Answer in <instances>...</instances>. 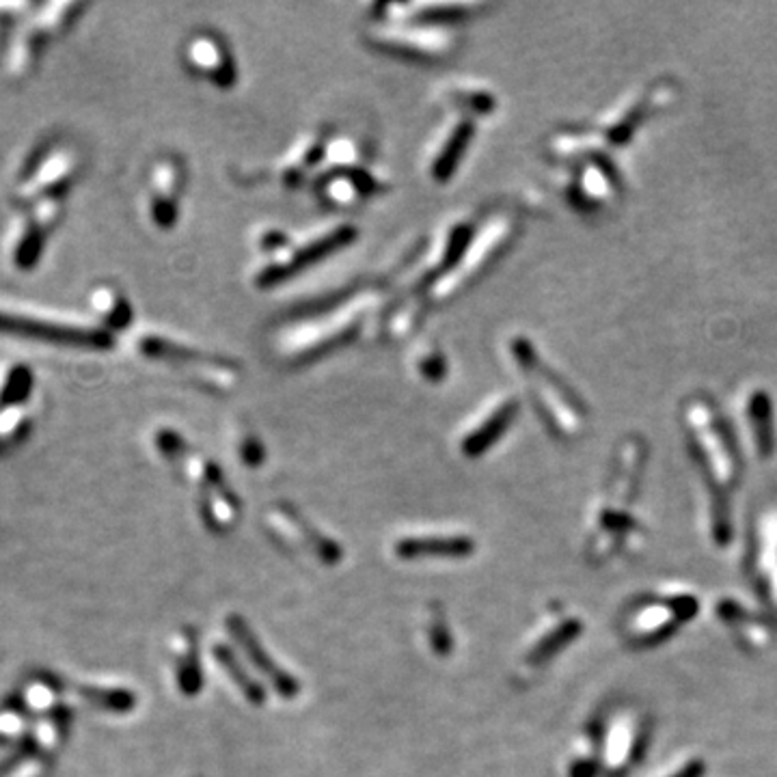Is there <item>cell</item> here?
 I'll return each instance as SVG.
<instances>
[{"label": "cell", "instance_id": "1", "mask_svg": "<svg viewBox=\"0 0 777 777\" xmlns=\"http://www.w3.org/2000/svg\"><path fill=\"white\" fill-rule=\"evenodd\" d=\"M387 301L389 294L383 288L367 285L337 298L331 307L285 322L270 337L272 357L285 365H301L324 357L326 352L354 342L378 320Z\"/></svg>", "mask_w": 777, "mask_h": 777}, {"label": "cell", "instance_id": "2", "mask_svg": "<svg viewBox=\"0 0 777 777\" xmlns=\"http://www.w3.org/2000/svg\"><path fill=\"white\" fill-rule=\"evenodd\" d=\"M134 350L145 361L171 367L190 385L208 393L229 395L240 387L242 370L238 361L212 350H203L175 333L158 329L136 333Z\"/></svg>", "mask_w": 777, "mask_h": 777}, {"label": "cell", "instance_id": "3", "mask_svg": "<svg viewBox=\"0 0 777 777\" xmlns=\"http://www.w3.org/2000/svg\"><path fill=\"white\" fill-rule=\"evenodd\" d=\"M506 357L540 411L547 426L562 439L581 434L585 417L581 406L564 380L544 363L538 348L523 333H514L506 339Z\"/></svg>", "mask_w": 777, "mask_h": 777}, {"label": "cell", "instance_id": "4", "mask_svg": "<svg viewBox=\"0 0 777 777\" xmlns=\"http://www.w3.org/2000/svg\"><path fill=\"white\" fill-rule=\"evenodd\" d=\"M359 238V229L348 221L313 225L305 231H292L275 253L255 257L249 266V283L255 290H270L290 281L298 272L316 266L322 259L342 251Z\"/></svg>", "mask_w": 777, "mask_h": 777}, {"label": "cell", "instance_id": "5", "mask_svg": "<svg viewBox=\"0 0 777 777\" xmlns=\"http://www.w3.org/2000/svg\"><path fill=\"white\" fill-rule=\"evenodd\" d=\"M516 234L518 223L510 210H497L488 214L480 225H475L467 247L462 249L458 257V262L449 268L443 279L436 281L430 288V307L447 305L449 301H454L458 294L471 288V285L497 262V257H501V253L510 247V242L516 238Z\"/></svg>", "mask_w": 777, "mask_h": 777}, {"label": "cell", "instance_id": "6", "mask_svg": "<svg viewBox=\"0 0 777 777\" xmlns=\"http://www.w3.org/2000/svg\"><path fill=\"white\" fill-rule=\"evenodd\" d=\"M365 42L374 50L415 63H443L460 48L456 26L424 22L376 20L365 29Z\"/></svg>", "mask_w": 777, "mask_h": 777}, {"label": "cell", "instance_id": "7", "mask_svg": "<svg viewBox=\"0 0 777 777\" xmlns=\"http://www.w3.org/2000/svg\"><path fill=\"white\" fill-rule=\"evenodd\" d=\"M685 428L691 445L708 473V482L724 493L739 482V458L734 443L711 402L693 398L685 406Z\"/></svg>", "mask_w": 777, "mask_h": 777}, {"label": "cell", "instance_id": "8", "mask_svg": "<svg viewBox=\"0 0 777 777\" xmlns=\"http://www.w3.org/2000/svg\"><path fill=\"white\" fill-rule=\"evenodd\" d=\"M698 609V598L685 590L646 596L626 613L624 635L637 648H652L670 639L680 624L695 618Z\"/></svg>", "mask_w": 777, "mask_h": 777}, {"label": "cell", "instance_id": "9", "mask_svg": "<svg viewBox=\"0 0 777 777\" xmlns=\"http://www.w3.org/2000/svg\"><path fill=\"white\" fill-rule=\"evenodd\" d=\"M0 335L35 339V342L80 350H108L115 344V335L104 329L102 324L33 318L26 313H9L5 309H0Z\"/></svg>", "mask_w": 777, "mask_h": 777}, {"label": "cell", "instance_id": "10", "mask_svg": "<svg viewBox=\"0 0 777 777\" xmlns=\"http://www.w3.org/2000/svg\"><path fill=\"white\" fill-rule=\"evenodd\" d=\"M80 171L78 156L67 147L42 145L29 158L16 186L22 203H37L46 199H63L72 188Z\"/></svg>", "mask_w": 777, "mask_h": 777}, {"label": "cell", "instance_id": "11", "mask_svg": "<svg viewBox=\"0 0 777 777\" xmlns=\"http://www.w3.org/2000/svg\"><path fill=\"white\" fill-rule=\"evenodd\" d=\"M521 408V400L510 389H501L488 395V400L477 408L465 430L460 432L458 447L465 458H480L510 430Z\"/></svg>", "mask_w": 777, "mask_h": 777}, {"label": "cell", "instance_id": "12", "mask_svg": "<svg viewBox=\"0 0 777 777\" xmlns=\"http://www.w3.org/2000/svg\"><path fill=\"white\" fill-rule=\"evenodd\" d=\"M188 173L184 162L175 154H165L154 160L147 175L145 210L152 223L160 231H169L180 218L182 197L186 188Z\"/></svg>", "mask_w": 777, "mask_h": 777}, {"label": "cell", "instance_id": "13", "mask_svg": "<svg viewBox=\"0 0 777 777\" xmlns=\"http://www.w3.org/2000/svg\"><path fill=\"white\" fill-rule=\"evenodd\" d=\"M186 70L206 80L216 89H234L238 85V61L227 39L214 31H197L186 39L182 48Z\"/></svg>", "mask_w": 777, "mask_h": 777}, {"label": "cell", "instance_id": "14", "mask_svg": "<svg viewBox=\"0 0 777 777\" xmlns=\"http://www.w3.org/2000/svg\"><path fill=\"white\" fill-rule=\"evenodd\" d=\"M475 136V119L449 113L443 124L436 128L424 154V171L428 180L434 184L452 182L462 158L469 152L471 141Z\"/></svg>", "mask_w": 777, "mask_h": 777}, {"label": "cell", "instance_id": "15", "mask_svg": "<svg viewBox=\"0 0 777 777\" xmlns=\"http://www.w3.org/2000/svg\"><path fill=\"white\" fill-rule=\"evenodd\" d=\"M648 730L635 713H618L601 736V771L607 777H622L644 756Z\"/></svg>", "mask_w": 777, "mask_h": 777}, {"label": "cell", "instance_id": "16", "mask_svg": "<svg viewBox=\"0 0 777 777\" xmlns=\"http://www.w3.org/2000/svg\"><path fill=\"white\" fill-rule=\"evenodd\" d=\"M313 188H316V197L326 208L352 210L363 206L372 197L389 193L391 182L372 165H367L352 171L320 175L313 180Z\"/></svg>", "mask_w": 777, "mask_h": 777}, {"label": "cell", "instance_id": "17", "mask_svg": "<svg viewBox=\"0 0 777 777\" xmlns=\"http://www.w3.org/2000/svg\"><path fill=\"white\" fill-rule=\"evenodd\" d=\"M329 139L331 134L324 128H309L298 134L272 167V180H277L283 188H298L311 177H316Z\"/></svg>", "mask_w": 777, "mask_h": 777}, {"label": "cell", "instance_id": "18", "mask_svg": "<svg viewBox=\"0 0 777 777\" xmlns=\"http://www.w3.org/2000/svg\"><path fill=\"white\" fill-rule=\"evenodd\" d=\"M488 9L486 3L475 0H426V3H385L374 7L376 20L424 22L434 26H456L471 20Z\"/></svg>", "mask_w": 777, "mask_h": 777}, {"label": "cell", "instance_id": "19", "mask_svg": "<svg viewBox=\"0 0 777 777\" xmlns=\"http://www.w3.org/2000/svg\"><path fill=\"white\" fill-rule=\"evenodd\" d=\"M434 100L449 108V113H460L471 119L488 117L497 111V93L480 80L452 76L434 85Z\"/></svg>", "mask_w": 777, "mask_h": 777}, {"label": "cell", "instance_id": "20", "mask_svg": "<svg viewBox=\"0 0 777 777\" xmlns=\"http://www.w3.org/2000/svg\"><path fill=\"white\" fill-rule=\"evenodd\" d=\"M674 89L670 85H659L657 89H650L642 95H633L624 102V106L611 108L607 117H603L598 132L603 134L607 143H624L629 141L633 130L642 124V119L648 117L652 111H657L661 104L672 102Z\"/></svg>", "mask_w": 777, "mask_h": 777}, {"label": "cell", "instance_id": "21", "mask_svg": "<svg viewBox=\"0 0 777 777\" xmlns=\"http://www.w3.org/2000/svg\"><path fill=\"white\" fill-rule=\"evenodd\" d=\"M225 624H227V631L231 633V637H234L236 644L242 648V652L247 654L249 661L270 680V685L277 689L281 698L294 700L298 691H301V683H298L296 676H292L290 672H285L279 663L270 659V654L266 652L262 642H259L257 635L251 631V626L247 624V620L240 618V616H229Z\"/></svg>", "mask_w": 777, "mask_h": 777}, {"label": "cell", "instance_id": "22", "mask_svg": "<svg viewBox=\"0 0 777 777\" xmlns=\"http://www.w3.org/2000/svg\"><path fill=\"white\" fill-rule=\"evenodd\" d=\"M739 419L745 428V439L758 458H769L775 447L773 404L769 393L760 387H749L739 398Z\"/></svg>", "mask_w": 777, "mask_h": 777}, {"label": "cell", "instance_id": "23", "mask_svg": "<svg viewBox=\"0 0 777 777\" xmlns=\"http://www.w3.org/2000/svg\"><path fill=\"white\" fill-rule=\"evenodd\" d=\"M391 296L393 298H389L378 316V331L385 342H404V339H408L419 329V324L430 307V301L424 294Z\"/></svg>", "mask_w": 777, "mask_h": 777}, {"label": "cell", "instance_id": "24", "mask_svg": "<svg viewBox=\"0 0 777 777\" xmlns=\"http://www.w3.org/2000/svg\"><path fill=\"white\" fill-rule=\"evenodd\" d=\"M572 186H575L572 199L585 208H601L618 197L616 173H613L603 156L583 160L581 171Z\"/></svg>", "mask_w": 777, "mask_h": 777}, {"label": "cell", "instance_id": "25", "mask_svg": "<svg viewBox=\"0 0 777 777\" xmlns=\"http://www.w3.org/2000/svg\"><path fill=\"white\" fill-rule=\"evenodd\" d=\"M475 540L469 536H424V538H402L395 542V555L400 560H465L473 555Z\"/></svg>", "mask_w": 777, "mask_h": 777}, {"label": "cell", "instance_id": "26", "mask_svg": "<svg viewBox=\"0 0 777 777\" xmlns=\"http://www.w3.org/2000/svg\"><path fill=\"white\" fill-rule=\"evenodd\" d=\"M717 616L724 620V624L732 626L734 635L739 637V642L749 652H762L771 646L773 642V626L758 618L756 613L747 611L739 603L734 601H719Z\"/></svg>", "mask_w": 777, "mask_h": 777}, {"label": "cell", "instance_id": "27", "mask_svg": "<svg viewBox=\"0 0 777 777\" xmlns=\"http://www.w3.org/2000/svg\"><path fill=\"white\" fill-rule=\"evenodd\" d=\"M89 305L95 316L100 318V324L111 333L124 331L134 320V311L128 301V296L111 283H100L89 294Z\"/></svg>", "mask_w": 777, "mask_h": 777}, {"label": "cell", "instance_id": "28", "mask_svg": "<svg viewBox=\"0 0 777 777\" xmlns=\"http://www.w3.org/2000/svg\"><path fill=\"white\" fill-rule=\"evenodd\" d=\"M279 518L290 529L296 531V536L307 544V547L313 551V555H316L320 562L337 564L344 557L342 547H339L335 540H331L329 536H324L322 531L313 527L301 512L288 506V503H281L279 506Z\"/></svg>", "mask_w": 777, "mask_h": 777}, {"label": "cell", "instance_id": "29", "mask_svg": "<svg viewBox=\"0 0 777 777\" xmlns=\"http://www.w3.org/2000/svg\"><path fill=\"white\" fill-rule=\"evenodd\" d=\"M52 227V223L44 221V218L37 216L35 212L26 218V223L18 231L16 242H13V264L22 270H31L33 266H37Z\"/></svg>", "mask_w": 777, "mask_h": 777}, {"label": "cell", "instance_id": "30", "mask_svg": "<svg viewBox=\"0 0 777 777\" xmlns=\"http://www.w3.org/2000/svg\"><path fill=\"white\" fill-rule=\"evenodd\" d=\"M583 624L577 618H564L557 622L553 629L544 633L538 642L529 648L527 663L529 665H544L549 663L557 652H562L566 646H570L581 635Z\"/></svg>", "mask_w": 777, "mask_h": 777}, {"label": "cell", "instance_id": "31", "mask_svg": "<svg viewBox=\"0 0 777 777\" xmlns=\"http://www.w3.org/2000/svg\"><path fill=\"white\" fill-rule=\"evenodd\" d=\"M408 367L426 385H439L449 374L445 352L434 342H419L408 352Z\"/></svg>", "mask_w": 777, "mask_h": 777}, {"label": "cell", "instance_id": "32", "mask_svg": "<svg viewBox=\"0 0 777 777\" xmlns=\"http://www.w3.org/2000/svg\"><path fill=\"white\" fill-rule=\"evenodd\" d=\"M35 387V376L31 367L22 363L11 365L0 376V411H11V408H22L29 400Z\"/></svg>", "mask_w": 777, "mask_h": 777}, {"label": "cell", "instance_id": "33", "mask_svg": "<svg viewBox=\"0 0 777 777\" xmlns=\"http://www.w3.org/2000/svg\"><path fill=\"white\" fill-rule=\"evenodd\" d=\"M212 652H214L216 663L223 667V670L229 674L231 680H234V683L238 685V689L244 693V698H247L251 704H264L266 702L264 687L247 674V670H244V665L240 663V659L236 657L234 650H231L225 644H218V646H214Z\"/></svg>", "mask_w": 777, "mask_h": 777}, {"label": "cell", "instance_id": "34", "mask_svg": "<svg viewBox=\"0 0 777 777\" xmlns=\"http://www.w3.org/2000/svg\"><path fill=\"white\" fill-rule=\"evenodd\" d=\"M177 685H180V691L188 698H195V695L203 687V674H201V665H199V652H197V635L193 629H186V650L180 659H177Z\"/></svg>", "mask_w": 777, "mask_h": 777}, {"label": "cell", "instance_id": "35", "mask_svg": "<svg viewBox=\"0 0 777 777\" xmlns=\"http://www.w3.org/2000/svg\"><path fill=\"white\" fill-rule=\"evenodd\" d=\"M85 698L102 711L111 713H130L136 706V695L130 689H83Z\"/></svg>", "mask_w": 777, "mask_h": 777}, {"label": "cell", "instance_id": "36", "mask_svg": "<svg viewBox=\"0 0 777 777\" xmlns=\"http://www.w3.org/2000/svg\"><path fill=\"white\" fill-rule=\"evenodd\" d=\"M154 447L171 465H182L184 458L193 452L188 447V441L175 428H158L154 432Z\"/></svg>", "mask_w": 777, "mask_h": 777}, {"label": "cell", "instance_id": "37", "mask_svg": "<svg viewBox=\"0 0 777 777\" xmlns=\"http://www.w3.org/2000/svg\"><path fill=\"white\" fill-rule=\"evenodd\" d=\"M428 642L430 648L439 654V657H447L449 652L454 650V635L452 629H449L445 611L434 605L430 609V620H428Z\"/></svg>", "mask_w": 777, "mask_h": 777}, {"label": "cell", "instance_id": "38", "mask_svg": "<svg viewBox=\"0 0 777 777\" xmlns=\"http://www.w3.org/2000/svg\"><path fill=\"white\" fill-rule=\"evenodd\" d=\"M238 456L244 465H249V467L262 465L264 456H266L262 441H259L253 432L240 430L238 432Z\"/></svg>", "mask_w": 777, "mask_h": 777}, {"label": "cell", "instance_id": "39", "mask_svg": "<svg viewBox=\"0 0 777 777\" xmlns=\"http://www.w3.org/2000/svg\"><path fill=\"white\" fill-rule=\"evenodd\" d=\"M704 773H706V762L702 758H691L667 777H704Z\"/></svg>", "mask_w": 777, "mask_h": 777}]
</instances>
